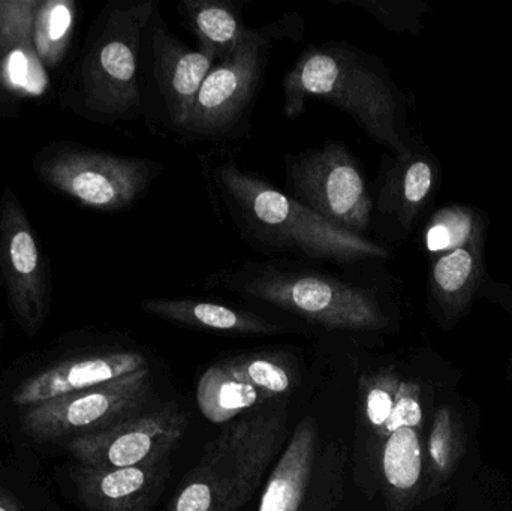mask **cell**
<instances>
[{
  "label": "cell",
  "instance_id": "cell-2",
  "mask_svg": "<svg viewBox=\"0 0 512 511\" xmlns=\"http://www.w3.org/2000/svg\"><path fill=\"white\" fill-rule=\"evenodd\" d=\"M366 54L343 44L310 47L283 80L285 116L295 119L310 99H322L348 113L373 140L408 156L396 128L397 102L388 81Z\"/></svg>",
  "mask_w": 512,
  "mask_h": 511
},
{
  "label": "cell",
  "instance_id": "cell-13",
  "mask_svg": "<svg viewBox=\"0 0 512 511\" xmlns=\"http://www.w3.org/2000/svg\"><path fill=\"white\" fill-rule=\"evenodd\" d=\"M41 0H0V113L12 114L29 96L42 95L47 74L33 47Z\"/></svg>",
  "mask_w": 512,
  "mask_h": 511
},
{
  "label": "cell",
  "instance_id": "cell-23",
  "mask_svg": "<svg viewBox=\"0 0 512 511\" xmlns=\"http://www.w3.org/2000/svg\"><path fill=\"white\" fill-rule=\"evenodd\" d=\"M477 273V260L472 249L459 248L439 258L433 269L436 293L447 308L459 309L468 299Z\"/></svg>",
  "mask_w": 512,
  "mask_h": 511
},
{
  "label": "cell",
  "instance_id": "cell-20",
  "mask_svg": "<svg viewBox=\"0 0 512 511\" xmlns=\"http://www.w3.org/2000/svg\"><path fill=\"white\" fill-rule=\"evenodd\" d=\"M179 11L201 50L215 54L219 62L233 56L256 33L245 26L233 3L224 0H183Z\"/></svg>",
  "mask_w": 512,
  "mask_h": 511
},
{
  "label": "cell",
  "instance_id": "cell-22",
  "mask_svg": "<svg viewBox=\"0 0 512 511\" xmlns=\"http://www.w3.org/2000/svg\"><path fill=\"white\" fill-rule=\"evenodd\" d=\"M433 186V170L423 159H415L390 179L382 194L381 206L399 216L405 227L411 224L415 213L429 197Z\"/></svg>",
  "mask_w": 512,
  "mask_h": 511
},
{
  "label": "cell",
  "instance_id": "cell-6",
  "mask_svg": "<svg viewBox=\"0 0 512 511\" xmlns=\"http://www.w3.org/2000/svg\"><path fill=\"white\" fill-rule=\"evenodd\" d=\"M158 168L69 141L48 144L33 156V170L48 188L102 212L131 207Z\"/></svg>",
  "mask_w": 512,
  "mask_h": 511
},
{
  "label": "cell",
  "instance_id": "cell-1",
  "mask_svg": "<svg viewBox=\"0 0 512 511\" xmlns=\"http://www.w3.org/2000/svg\"><path fill=\"white\" fill-rule=\"evenodd\" d=\"M286 434L288 411L280 401L234 420L206 447L165 511H239L258 491Z\"/></svg>",
  "mask_w": 512,
  "mask_h": 511
},
{
  "label": "cell",
  "instance_id": "cell-3",
  "mask_svg": "<svg viewBox=\"0 0 512 511\" xmlns=\"http://www.w3.org/2000/svg\"><path fill=\"white\" fill-rule=\"evenodd\" d=\"M216 179L239 224L259 243L342 264L388 255L381 246L334 227L234 162L222 164Z\"/></svg>",
  "mask_w": 512,
  "mask_h": 511
},
{
  "label": "cell",
  "instance_id": "cell-24",
  "mask_svg": "<svg viewBox=\"0 0 512 511\" xmlns=\"http://www.w3.org/2000/svg\"><path fill=\"white\" fill-rule=\"evenodd\" d=\"M474 233V221L460 209L442 210L435 216L426 234L429 251L450 252L463 248Z\"/></svg>",
  "mask_w": 512,
  "mask_h": 511
},
{
  "label": "cell",
  "instance_id": "cell-15",
  "mask_svg": "<svg viewBox=\"0 0 512 511\" xmlns=\"http://www.w3.org/2000/svg\"><path fill=\"white\" fill-rule=\"evenodd\" d=\"M168 462L125 468L78 464L74 471L78 497L90 511H147L164 489Z\"/></svg>",
  "mask_w": 512,
  "mask_h": 511
},
{
  "label": "cell",
  "instance_id": "cell-21",
  "mask_svg": "<svg viewBox=\"0 0 512 511\" xmlns=\"http://www.w3.org/2000/svg\"><path fill=\"white\" fill-rule=\"evenodd\" d=\"M77 6L72 0H41L33 24V47L45 69L65 59L74 35Z\"/></svg>",
  "mask_w": 512,
  "mask_h": 511
},
{
  "label": "cell",
  "instance_id": "cell-10",
  "mask_svg": "<svg viewBox=\"0 0 512 511\" xmlns=\"http://www.w3.org/2000/svg\"><path fill=\"white\" fill-rule=\"evenodd\" d=\"M0 282L21 329L36 335L50 312V263L26 210L9 188L0 198Z\"/></svg>",
  "mask_w": 512,
  "mask_h": 511
},
{
  "label": "cell",
  "instance_id": "cell-5",
  "mask_svg": "<svg viewBox=\"0 0 512 511\" xmlns=\"http://www.w3.org/2000/svg\"><path fill=\"white\" fill-rule=\"evenodd\" d=\"M236 290L328 330L378 332L388 323L369 291L321 273L264 266L237 276Z\"/></svg>",
  "mask_w": 512,
  "mask_h": 511
},
{
  "label": "cell",
  "instance_id": "cell-16",
  "mask_svg": "<svg viewBox=\"0 0 512 511\" xmlns=\"http://www.w3.org/2000/svg\"><path fill=\"white\" fill-rule=\"evenodd\" d=\"M155 77L164 96L168 114L174 125L185 126L195 99L216 56L206 50H192L174 38L164 23H158L152 32Z\"/></svg>",
  "mask_w": 512,
  "mask_h": 511
},
{
  "label": "cell",
  "instance_id": "cell-14",
  "mask_svg": "<svg viewBox=\"0 0 512 511\" xmlns=\"http://www.w3.org/2000/svg\"><path fill=\"white\" fill-rule=\"evenodd\" d=\"M149 366V360L138 351H98L71 357L27 378L15 389L12 402L18 407H35L110 383Z\"/></svg>",
  "mask_w": 512,
  "mask_h": 511
},
{
  "label": "cell",
  "instance_id": "cell-4",
  "mask_svg": "<svg viewBox=\"0 0 512 511\" xmlns=\"http://www.w3.org/2000/svg\"><path fill=\"white\" fill-rule=\"evenodd\" d=\"M156 6L155 0H144L117 3L102 12L72 78L75 110L120 119L141 107L138 60Z\"/></svg>",
  "mask_w": 512,
  "mask_h": 511
},
{
  "label": "cell",
  "instance_id": "cell-8",
  "mask_svg": "<svg viewBox=\"0 0 512 511\" xmlns=\"http://www.w3.org/2000/svg\"><path fill=\"white\" fill-rule=\"evenodd\" d=\"M297 366L282 351H248L210 365L197 384V404L216 425L279 402L294 392Z\"/></svg>",
  "mask_w": 512,
  "mask_h": 511
},
{
  "label": "cell",
  "instance_id": "cell-17",
  "mask_svg": "<svg viewBox=\"0 0 512 511\" xmlns=\"http://www.w3.org/2000/svg\"><path fill=\"white\" fill-rule=\"evenodd\" d=\"M469 434L465 404L451 390L433 410L426 443L427 498L436 500L444 495L465 464Z\"/></svg>",
  "mask_w": 512,
  "mask_h": 511
},
{
  "label": "cell",
  "instance_id": "cell-7",
  "mask_svg": "<svg viewBox=\"0 0 512 511\" xmlns=\"http://www.w3.org/2000/svg\"><path fill=\"white\" fill-rule=\"evenodd\" d=\"M153 392L149 366L110 383L30 407L21 419V428L36 440H75L143 413L152 402Z\"/></svg>",
  "mask_w": 512,
  "mask_h": 511
},
{
  "label": "cell",
  "instance_id": "cell-18",
  "mask_svg": "<svg viewBox=\"0 0 512 511\" xmlns=\"http://www.w3.org/2000/svg\"><path fill=\"white\" fill-rule=\"evenodd\" d=\"M318 450V423L313 417H307L298 423L271 471L258 511H301Z\"/></svg>",
  "mask_w": 512,
  "mask_h": 511
},
{
  "label": "cell",
  "instance_id": "cell-11",
  "mask_svg": "<svg viewBox=\"0 0 512 511\" xmlns=\"http://www.w3.org/2000/svg\"><path fill=\"white\" fill-rule=\"evenodd\" d=\"M189 426V414L176 404L143 413L96 434L68 441L66 449L87 467L125 468L168 462Z\"/></svg>",
  "mask_w": 512,
  "mask_h": 511
},
{
  "label": "cell",
  "instance_id": "cell-19",
  "mask_svg": "<svg viewBox=\"0 0 512 511\" xmlns=\"http://www.w3.org/2000/svg\"><path fill=\"white\" fill-rule=\"evenodd\" d=\"M147 314L180 326L225 335H273L283 327L243 309L195 299H149L141 303Z\"/></svg>",
  "mask_w": 512,
  "mask_h": 511
},
{
  "label": "cell",
  "instance_id": "cell-9",
  "mask_svg": "<svg viewBox=\"0 0 512 511\" xmlns=\"http://www.w3.org/2000/svg\"><path fill=\"white\" fill-rule=\"evenodd\" d=\"M286 176L298 203L334 227L363 236L372 200L357 161L342 143L330 141L322 149L289 158Z\"/></svg>",
  "mask_w": 512,
  "mask_h": 511
},
{
  "label": "cell",
  "instance_id": "cell-25",
  "mask_svg": "<svg viewBox=\"0 0 512 511\" xmlns=\"http://www.w3.org/2000/svg\"><path fill=\"white\" fill-rule=\"evenodd\" d=\"M0 511H21L14 498L9 497L2 489H0Z\"/></svg>",
  "mask_w": 512,
  "mask_h": 511
},
{
  "label": "cell",
  "instance_id": "cell-12",
  "mask_svg": "<svg viewBox=\"0 0 512 511\" xmlns=\"http://www.w3.org/2000/svg\"><path fill=\"white\" fill-rule=\"evenodd\" d=\"M265 35L256 32L233 56L219 62L204 80L185 131L215 137L227 134L254 98L264 65Z\"/></svg>",
  "mask_w": 512,
  "mask_h": 511
}]
</instances>
